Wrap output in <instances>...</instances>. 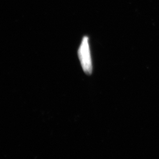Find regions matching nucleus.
I'll return each instance as SVG.
<instances>
[{
	"mask_svg": "<svg viewBox=\"0 0 159 159\" xmlns=\"http://www.w3.org/2000/svg\"><path fill=\"white\" fill-rule=\"evenodd\" d=\"M78 55L83 71L87 75L91 74L93 66L89 44V38L87 36H84L81 41L78 49Z\"/></svg>",
	"mask_w": 159,
	"mask_h": 159,
	"instance_id": "obj_1",
	"label": "nucleus"
}]
</instances>
